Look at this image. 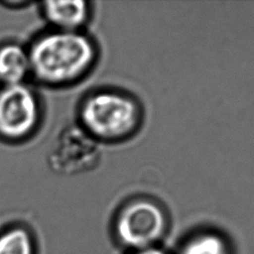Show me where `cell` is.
Masks as SVG:
<instances>
[{
	"label": "cell",
	"mask_w": 254,
	"mask_h": 254,
	"mask_svg": "<svg viewBox=\"0 0 254 254\" xmlns=\"http://www.w3.org/2000/svg\"><path fill=\"white\" fill-rule=\"evenodd\" d=\"M80 126L97 141L122 139L138 127L141 111L135 100L118 92L88 96L80 106Z\"/></svg>",
	"instance_id": "2"
},
{
	"label": "cell",
	"mask_w": 254,
	"mask_h": 254,
	"mask_svg": "<svg viewBox=\"0 0 254 254\" xmlns=\"http://www.w3.org/2000/svg\"><path fill=\"white\" fill-rule=\"evenodd\" d=\"M40 119L35 92L24 83L0 88V136L22 139L33 132Z\"/></svg>",
	"instance_id": "5"
},
{
	"label": "cell",
	"mask_w": 254,
	"mask_h": 254,
	"mask_svg": "<svg viewBox=\"0 0 254 254\" xmlns=\"http://www.w3.org/2000/svg\"><path fill=\"white\" fill-rule=\"evenodd\" d=\"M48 165L61 175H76L94 169L101 160L98 141L80 125L64 127L48 153Z\"/></svg>",
	"instance_id": "4"
},
{
	"label": "cell",
	"mask_w": 254,
	"mask_h": 254,
	"mask_svg": "<svg viewBox=\"0 0 254 254\" xmlns=\"http://www.w3.org/2000/svg\"><path fill=\"white\" fill-rule=\"evenodd\" d=\"M29 73H31L29 51L14 43L0 47V81L3 85L23 83Z\"/></svg>",
	"instance_id": "7"
},
{
	"label": "cell",
	"mask_w": 254,
	"mask_h": 254,
	"mask_svg": "<svg viewBox=\"0 0 254 254\" xmlns=\"http://www.w3.org/2000/svg\"><path fill=\"white\" fill-rule=\"evenodd\" d=\"M28 51L31 73L41 82L56 85L81 77L90 69L96 57L92 41L79 31L47 33Z\"/></svg>",
	"instance_id": "1"
},
{
	"label": "cell",
	"mask_w": 254,
	"mask_h": 254,
	"mask_svg": "<svg viewBox=\"0 0 254 254\" xmlns=\"http://www.w3.org/2000/svg\"><path fill=\"white\" fill-rule=\"evenodd\" d=\"M167 225V215L158 203L139 198L120 209L115 221V233L123 246L136 251L156 246L165 235Z\"/></svg>",
	"instance_id": "3"
},
{
	"label": "cell",
	"mask_w": 254,
	"mask_h": 254,
	"mask_svg": "<svg viewBox=\"0 0 254 254\" xmlns=\"http://www.w3.org/2000/svg\"><path fill=\"white\" fill-rule=\"evenodd\" d=\"M179 254H230L226 240L213 232H202L188 239Z\"/></svg>",
	"instance_id": "9"
},
{
	"label": "cell",
	"mask_w": 254,
	"mask_h": 254,
	"mask_svg": "<svg viewBox=\"0 0 254 254\" xmlns=\"http://www.w3.org/2000/svg\"><path fill=\"white\" fill-rule=\"evenodd\" d=\"M132 254H167L164 250L158 248L157 246L141 249V250H136Z\"/></svg>",
	"instance_id": "10"
},
{
	"label": "cell",
	"mask_w": 254,
	"mask_h": 254,
	"mask_svg": "<svg viewBox=\"0 0 254 254\" xmlns=\"http://www.w3.org/2000/svg\"><path fill=\"white\" fill-rule=\"evenodd\" d=\"M0 254H37L34 235L26 226H8L0 231Z\"/></svg>",
	"instance_id": "8"
},
{
	"label": "cell",
	"mask_w": 254,
	"mask_h": 254,
	"mask_svg": "<svg viewBox=\"0 0 254 254\" xmlns=\"http://www.w3.org/2000/svg\"><path fill=\"white\" fill-rule=\"evenodd\" d=\"M45 18L55 30L78 32L89 16L88 3L84 1H48L43 4Z\"/></svg>",
	"instance_id": "6"
}]
</instances>
